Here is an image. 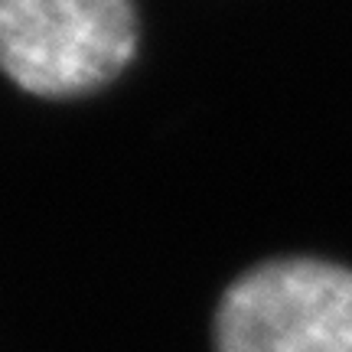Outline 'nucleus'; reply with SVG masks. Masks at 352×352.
Returning a JSON list of instances; mask_svg holds the SVG:
<instances>
[{"instance_id":"f257e3e1","label":"nucleus","mask_w":352,"mask_h":352,"mask_svg":"<svg viewBox=\"0 0 352 352\" xmlns=\"http://www.w3.org/2000/svg\"><path fill=\"white\" fill-rule=\"evenodd\" d=\"M134 50L131 0H0V69L33 95L91 91L111 82Z\"/></svg>"},{"instance_id":"f03ea898","label":"nucleus","mask_w":352,"mask_h":352,"mask_svg":"<svg viewBox=\"0 0 352 352\" xmlns=\"http://www.w3.org/2000/svg\"><path fill=\"white\" fill-rule=\"evenodd\" d=\"M215 352H352V271L316 258L252 267L219 300Z\"/></svg>"}]
</instances>
